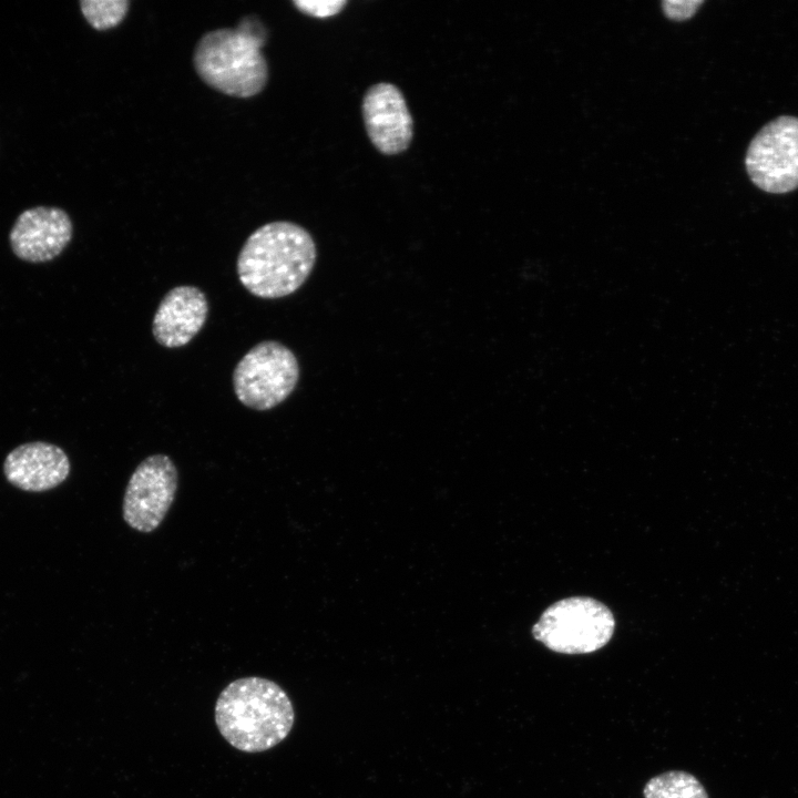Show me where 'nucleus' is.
I'll return each instance as SVG.
<instances>
[{"label":"nucleus","instance_id":"8","mask_svg":"<svg viewBox=\"0 0 798 798\" xmlns=\"http://www.w3.org/2000/svg\"><path fill=\"white\" fill-rule=\"evenodd\" d=\"M371 144L383 155L403 153L413 139V119L401 90L389 82L371 85L361 103Z\"/></svg>","mask_w":798,"mask_h":798},{"label":"nucleus","instance_id":"4","mask_svg":"<svg viewBox=\"0 0 798 798\" xmlns=\"http://www.w3.org/2000/svg\"><path fill=\"white\" fill-rule=\"evenodd\" d=\"M612 612L586 596H573L549 606L533 626L536 641L562 654H589L605 646L614 632Z\"/></svg>","mask_w":798,"mask_h":798},{"label":"nucleus","instance_id":"1","mask_svg":"<svg viewBox=\"0 0 798 798\" xmlns=\"http://www.w3.org/2000/svg\"><path fill=\"white\" fill-rule=\"evenodd\" d=\"M316 258V244L306 228L289 221H276L262 225L247 237L236 269L248 293L276 299L303 286Z\"/></svg>","mask_w":798,"mask_h":798},{"label":"nucleus","instance_id":"13","mask_svg":"<svg viewBox=\"0 0 798 798\" xmlns=\"http://www.w3.org/2000/svg\"><path fill=\"white\" fill-rule=\"evenodd\" d=\"M129 0H82L81 12L95 30L104 31L119 25L126 17Z\"/></svg>","mask_w":798,"mask_h":798},{"label":"nucleus","instance_id":"7","mask_svg":"<svg viewBox=\"0 0 798 798\" xmlns=\"http://www.w3.org/2000/svg\"><path fill=\"white\" fill-rule=\"evenodd\" d=\"M178 472L172 459L163 453L145 458L127 482L122 513L133 530L151 533L163 522L174 502Z\"/></svg>","mask_w":798,"mask_h":798},{"label":"nucleus","instance_id":"2","mask_svg":"<svg viewBox=\"0 0 798 798\" xmlns=\"http://www.w3.org/2000/svg\"><path fill=\"white\" fill-rule=\"evenodd\" d=\"M293 704L275 682L243 677L229 683L215 705V722L222 736L245 753L270 749L290 733Z\"/></svg>","mask_w":798,"mask_h":798},{"label":"nucleus","instance_id":"14","mask_svg":"<svg viewBox=\"0 0 798 798\" xmlns=\"http://www.w3.org/2000/svg\"><path fill=\"white\" fill-rule=\"evenodd\" d=\"M294 7L304 14L326 19L340 13L347 6V0H326V1H314V0H294L291 1Z\"/></svg>","mask_w":798,"mask_h":798},{"label":"nucleus","instance_id":"11","mask_svg":"<svg viewBox=\"0 0 798 798\" xmlns=\"http://www.w3.org/2000/svg\"><path fill=\"white\" fill-rule=\"evenodd\" d=\"M70 470L66 453L60 447L43 441L18 446L3 462L6 479L28 492H43L60 485Z\"/></svg>","mask_w":798,"mask_h":798},{"label":"nucleus","instance_id":"12","mask_svg":"<svg viewBox=\"0 0 798 798\" xmlns=\"http://www.w3.org/2000/svg\"><path fill=\"white\" fill-rule=\"evenodd\" d=\"M645 798H708L699 780L685 771H668L653 777L644 787Z\"/></svg>","mask_w":798,"mask_h":798},{"label":"nucleus","instance_id":"5","mask_svg":"<svg viewBox=\"0 0 798 798\" xmlns=\"http://www.w3.org/2000/svg\"><path fill=\"white\" fill-rule=\"evenodd\" d=\"M295 354L276 340L249 349L233 371L234 392L247 408L264 411L285 401L299 380Z\"/></svg>","mask_w":798,"mask_h":798},{"label":"nucleus","instance_id":"3","mask_svg":"<svg viewBox=\"0 0 798 798\" xmlns=\"http://www.w3.org/2000/svg\"><path fill=\"white\" fill-rule=\"evenodd\" d=\"M267 29L256 17H244L235 28L204 33L193 53L201 80L229 96L248 99L259 94L268 81V64L262 52Z\"/></svg>","mask_w":798,"mask_h":798},{"label":"nucleus","instance_id":"10","mask_svg":"<svg viewBox=\"0 0 798 798\" xmlns=\"http://www.w3.org/2000/svg\"><path fill=\"white\" fill-rule=\"evenodd\" d=\"M207 314L208 301L203 290L191 285L176 286L160 301L152 321V334L163 347H183L203 328Z\"/></svg>","mask_w":798,"mask_h":798},{"label":"nucleus","instance_id":"6","mask_svg":"<svg viewBox=\"0 0 798 798\" xmlns=\"http://www.w3.org/2000/svg\"><path fill=\"white\" fill-rule=\"evenodd\" d=\"M751 182L771 194L798 188V117L781 115L763 126L751 140L746 157Z\"/></svg>","mask_w":798,"mask_h":798},{"label":"nucleus","instance_id":"15","mask_svg":"<svg viewBox=\"0 0 798 798\" xmlns=\"http://www.w3.org/2000/svg\"><path fill=\"white\" fill-rule=\"evenodd\" d=\"M703 3L699 0H666L662 2L664 13L674 20L690 18Z\"/></svg>","mask_w":798,"mask_h":798},{"label":"nucleus","instance_id":"9","mask_svg":"<svg viewBox=\"0 0 798 798\" xmlns=\"http://www.w3.org/2000/svg\"><path fill=\"white\" fill-rule=\"evenodd\" d=\"M72 235V221L65 211L37 206L18 216L10 231L9 242L19 259L47 263L64 250Z\"/></svg>","mask_w":798,"mask_h":798}]
</instances>
